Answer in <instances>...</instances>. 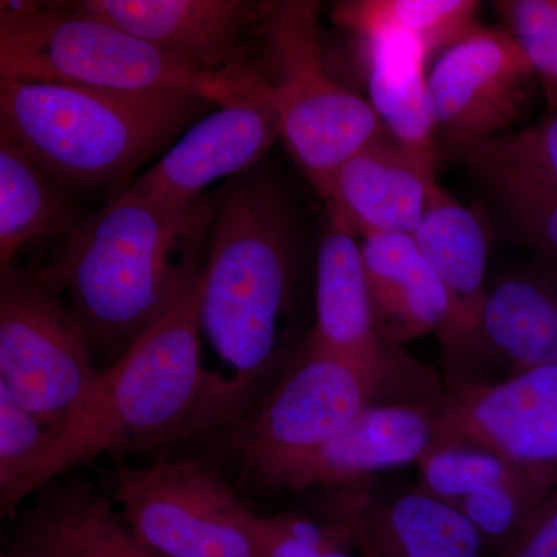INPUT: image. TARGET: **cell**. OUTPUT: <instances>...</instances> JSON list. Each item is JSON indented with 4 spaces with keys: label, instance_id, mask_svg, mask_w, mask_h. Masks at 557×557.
Listing matches in <instances>:
<instances>
[{
    "label": "cell",
    "instance_id": "6da1fadb",
    "mask_svg": "<svg viewBox=\"0 0 557 557\" xmlns=\"http://www.w3.org/2000/svg\"><path fill=\"white\" fill-rule=\"evenodd\" d=\"M200 277L201 343L212 354L185 438L226 434L281 379L298 271L295 220L276 180L248 171L218 194Z\"/></svg>",
    "mask_w": 557,
    "mask_h": 557
},
{
    "label": "cell",
    "instance_id": "7a4b0ae2",
    "mask_svg": "<svg viewBox=\"0 0 557 557\" xmlns=\"http://www.w3.org/2000/svg\"><path fill=\"white\" fill-rule=\"evenodd\" d=\"M215 212L218 197L168 205L126 189L83 220L36 276L115 362L196 284Z\"/></svg>",
    "mask_w": 557,
    "mask_h": 557
},
{
    "label": "cell",
    "instance_id": "3957f363",
    "mask_svg": "<svg viewBox=\"0 0 557 557\" xmlns=\"http://www.w3.org/2000/svg\"><path fill=\"white\" fill-rule=\"evenodd\" d=\"M200 277L166 317L101 370L64 420L47 429L20 482L0 498L3 516L69 469L150 453L185 437L203 386Z\"/></svg>",
    "mask_w": 557,
    "mask_h": 557
},
{
    "label": "cell",
    "instance_id": "277c9868",
    "mask_svg": "<svg viewBox=\"0 0 557 557\" xmlns=\"http://www.w3.org/2000/svg\"><path fill=\"white\" fill-rule=\"evenodd\" d=\"M215 104L185 91H116L0 78V131L54 182L126 178Z\"/></svg>",
    "mask_w": 557,
    "mask_h": 557
},
{
    "label": "cell",
    "instance_id": "5b68a950",
    "mask_svg": "<svg viewBox=\"0 0 557 557\" xmlns=\"http://www.w3.org/2000/svg\"><path fill=\"white\" fill-rule=\"evenodd\" d=\"M0 78L116 91H185L212 104L239 100L263 79L259 64L212 73L72 2H0Z\"/></svg>",
    "mask_w": 557,
    "mask_h": 557
},
{
    "label": "cell",
    "instance_id": "8992f818",
    "mask_svg": "<svg viewBox=\"0 0 557 557\" xmlns=\"http://www.w3.org/2000/svg\"><path fill=\"white\" fill-rule=\"evenodd\" d=\"M259 69L276 97L285 148L327 200L339 168L386 127L370 101L330 76L318 3L267 2Z\"/></svg>",
    "mask_w": 557,
    "mask_h": 557
},
{
    "label": "cell",
    "instance_id": "52a82bcc",
    "mask_svg": "<svg viewBox=\"0 0 557 557\" xmlns=\"http://www.w3.org/2000/svg\"><path fill=\"white\" fill-rule=\"evenodd\" d=\"M113 500L132 533L161 556L258 557L259 515L200 461L121 465Z\"/></svg>",
    "mask_w": 557,
    "mask_h": 557
},
{
    "label": "cell",
    "instance_id": "ba28073f",
    "mask_svg": "<svg viewBox=\"0 0 557 557\" xmlns=\"http://www.w3.org/2000/svg\"><path fill=\"white\" fill-rule=\"evenodd\" d=\"M100 373L86 332L61 296L35 271H0V386L54 426Z\"/></svg>",
    "mask_w": 557,
    "mask_h": 557
},
{
    "label": "cell",
    "instance_id": "9c48e42d",
    "mask_svg": "<svg viewBox=\"0 0 557 557\" xmlns=\"http://www.w3.org/2000/svg\"><path fill=\"white\" fill-rule=\"evenodd\" d=\"M357 231L325 203L317 263V318L307 343L358 369L381 403H424L445 392V380L376 327Z\"/></svg>",
    "mask_w": 557,
    "mask_h": 557
},
{
    "label": "cell",
    "instance_id": "30bf717a",
    "mask_svg": "<svg viewBox=\"0 0 557 557\" xmlns=\"http://www.w3.org/2000/svg\"><path fill=\"white\" fill-rule=\"evenodd\" d=\"M372 405L381 399L358 369L306 341L269 394L223 435L247 474L258 480L335 437Z\"/></svg>",
    "mask_w": 557,
    "mask_h": 557
},
{
    "label": "cell",
    "instance_id": "8fae6325",
    "mask_svg": "<svg viewBox=\"0 0 557 557\" xmlns=\"http://www.w3.org/2000/svg\"><path fill=\"white\" fill-rule=\"evenodd\" d=\"M534 76L505 28L480 27L443 50L428 76L438 146L453 153L511 132L522 119Z\"/></svg>",
    "mask_w": 557,
    "mask_h": 557
},
{
    "label": "cell",
    "instance_id": "7c38bea8",
    "mask_svg": "<svg viewBox=\"0 0 557 557\" xmlns=\"http://www.w3.org/2000/svg\"><path fill=\"white\" fill-rule=\"evenodd\" d=\"M434 408L440 438L482 446L557 483V366L446 387Z\"/></svg>",
    "mask_w": 557,
    "mask_h": 557
},
{
    "label": "cell",
    "instance_id": "4fadbf2b",
    "mask_svg": "<svg viewBox=\"0 0 557 557\" xmlns=\"http://www.w3.org/2000/svg\"><path fill=\"white\" fill-rule=\"evenodd\" d=\"M282 135L281 112L265 76L239 100L197 121L131 193L168 205H188L223 178L255 170Z\"/></svg>",
    "mask_w": 557,
    "mask_h": 557
},
{
    "label": "cell",
    "instance_id": "5bb4252c",
    "mask_svg": "<svg viewBox=\"0 0 557 557\" xmlns=\"http://www.w3.org/2000/svg\"><path fill=\"white\" fill-rule=\"evenodd\" d=\"M76 9L212 73L259 64L267 2L245 0H83Z\"/></svg>",
    "mask_w": 557,
    "mask_h": 557
},
{
    "label": "cell",
    "instance_id": "9a60e30c",
    "mask_svg": "<svg viewBox=\"0 0 557 557\" xmlns=\"http://www.w3.org/2000/svg\"><path fill=\"white\" fill-rule=\"evenodd\" d=\"M435 399L369 406L335 437L270 469L256 482L289 491H346L379 472L417 465L440 438Z\"/></svg>",
    "mask_w": 557,
    "mask_h": 557
},
{
    "label": "cell",
    "instance_id": "2e32d148",
    "mask_svg": "<svg viewBox=\"0 0 557 557\" xmlns=\"http://www.w3.org/2000/svg\"><path fill=\"white\" fill-rule=\"evenodd\" d=\"M421 255L437 271L453 317L440 338L446 387L474 383L482 354V317L487 293L490 242L482 220L472 209L434 183L426 212L413 234Z\"/></svg>",
    "mask_w": 557,
    "mask_h": 557
},
{
    "label": "cell",
    "instance_id": "e0dca14e",
    "mask_svg": "<svg viewBox=\"0 0 557 557\" xmlns=\"http://www.w3.org/2000/svg\"><path fill=\"white\" fill-rule=\"evenodd\" d=\"M329 516L351 528L361 557H493L460 508L418 486L384 496L354 487Z\"/></svg>",
    "mask_w": 557,
    "mask_h": 557
},
{
    "label": "cell",
    "instance_id": "ac0fdd59",
    "mask_svg": "<svg viewBox=\"0 0 557 557\" xmlns=\"http://www.w3.org/2000/svg\"><path fill=\"white\" fill-rule=\"evenodd\" d=\"M437 161L383 132L339 168L325 203L335 205L362 237L413 236L437 182Z\"/></svg>",
    "mask_w": 557,
    "mask_h": 557
},
{
    "label": "cell",
    "instance_id": "d6986e66",
    "mask_svg": "<svg viewBox=\"0 0 557 557\" xmlns=\"http://www.w3.org/2000/svg\"><path fill=\"white\" fill-rule=\"evenodd\" d=\"M361 260L376 327L387 343L403 347L429 333L442 338L453 304L412 234L362 237Z\"/></svg>",
    "mask_w": 557,
    "mask_h": 557
},
{
    "label": "cell",
    "instance_id": "ffe728a7",
    "mask_svg": "<svg viewBox=\"0 0 557 557\" xmlns=\"http://www.w3.org/2000/svg\"><path fill=\"white\" fill-rule=\"evenodd\" d=\"M13 547L35 557H164L116 515L89 485L58 487L25 515Z\"/></svg>",
    "mask_w": 557,
    "mask_h": 557
},
{
    "label": "cell",
    "instance_id": "44dd1931",
    "mask_svg": "<svg viewBox=\"0 0 557 557\" xmlns=\"http://www.w3.org/2000/svg\"><path fill=\"white\" fill-rule=\"evenodd\" d=\"M370 104L399 145L421 156H442L431 106L428 61L432 51L421 40L397 33L361 38Z\"/></svg>",
    "mask_w": 557,
    "mask_h": 557
},
{
    "label": "cell",
    "instance_id": "7402d4cb",
    "mask_svg": "<svg viewBox=\"0 0 557 557\" xmlns=\"http://www.w3.org/2000/svg\"><path fill=\"white\" fill-rule=\"evenodd\" d=\"M482 354L507 366L508 376L557 366V284L515 273L487 293L482 317Z\"/></svg>",
    "mask_w": 557,
    "mask_h": 557
},
{
    "label": "cell",
    "instance_id": "603a6c76",
    "mask_svg": "<svg viewBox=\"0 0 557 557\" xmlns=\"http://www.w3.org/2000/svg\"><path fill=\"white\" fill-rule=\"evenodd\" d=\"M60 186L0 131V271L32 242L67 237L83 222Z\"/></svg>",
    "mask_w": 557,
    "mask_h": 557
},
{
    "label": "cell",
    "instance_id": "cb8c5ba5",
    "mask_svg": "<svg viewBox=\"0 0 557 557\" xmlns=\"http://www.w3.org/2000/svg\"><path fill=\"white\" fill-rule=\"evenodd\" d=\"M449 156L486 183L504 205L557 200V112L536 126Z\"/></svg>",
    "mask_w": 557,
    "mask_h": 557
},
{
    "label": "cell",
    "instance_id": "d4e9b609",
    "mask_svg": "<svg viewBox=\"0 0 557 557\" xmlns=\"http://www.w3.org/2000/svg\"><path fill=\"white\" fill-rule=\"evenodd\" d=\"M479 10L474 0H354L339 3L333 17L359 38L397 33L434 53L479 30Z\"/></svg>",
    "mask_w": 557,
    "mask_h": 557
},
{
    "label": "cell",
    "instance_id": "484cf974",
    "mask_svg": "<svg viewBox=\"0 0 557 557\" xmlns=\"http://www.w3.org/2000/svg\"><path fill=\"white\" fill-rule=\"evenodd\" d=\"M417 468L418 487L456 507L480 491L531 474L493 450L442 438L420 458Z\"/></svg>",
    "mask_w": 557,
    "mask_h": 557
},
{
    "label": "cell",
    "instance_id": "4316f807",
    "mask_svg": "<svg viewBox=\"0 0 557 557\" xmlns=\"http://www.w3.org/2000/svg\"><path fill=\"white\" fill-rule=\"evenodd\" d=\"M556 486L552 480L525 474L480 491L461 502L458 508L478 530L490 555L496 557Z\"/></svg>",
    "mask_w": 557,
    "mask_h": 557
},
{
    "label": "cell",
    "instance_id": "83f0119b",
    "mask_svg": "<svg viewBox=\"0 0 557 557\" xmlns=\"http://www.w3.org/2000/svg\"><path fill=\"white\" fill-rule=\"evenodd\" d=\"M258 557H361L354 531L343 520L300 515L259 516Z\"/></svg>",
    "mask_w": 557,
    "mask_h": 557
},
{
    "label": "cell",
    "instance_id": "f1b7e54d",
    "mask_svg": "<svg viewBox=\"0 0 557 557\" xmlns=\"http://www.w3.org/2000/svg\"><path fill=\"white\" fill-rule=\"evenodd\" d=\"M496 9L557 108V0H505Z\"/></svg>",
    "mask_w": 557,
    "mask_h": 557
},
{
    "label": "cell",
    "instance_id": "f546056e",
    "mask_svg": "<svg viewBox=\"0 0 557 557\" xmlns=\"http://www.w3.org/2000/svg\"><path fill=\"white\" fill-rule=\"evenodd\" d=\"M47 426L0 386V498L9 496L42 446Z\"/></svg>",
    "mask_w": 557,
    "mask_h": 557
},
{
    "label": "cell",
    "instance_id": "4dcf8cb0",
    "mask_svg": "<svg viewBox=\"0 0 557 557\" xmlns=\"http://www.w3.org/2000/svg\"><path fill=\"white\" fill-rule=\"evenodd\" d=\"M505 208L520 239L557 265V200L522 201Z\"/></svg>",
    "mask_w": 557,
    "mask_h": 557
},
{
    "label": "cell",
    "instance_id": "1f68e13d",
    "mask_svg": "<svg viewBox=\"0 0 557 557\" xmlns=\"http://www.w3.org/2000/svg\"><path fill=\"white\" fill-rule=\"evenodd\" d=\"M496 557H557V486Z\"/></svg>",
    "mask_w": 557,
    "mask_h": 557
},
{
    "label": "cell",
    "instance_id": "d6a6232c",
    "mask_svg": "<svg viewBox=\"0 0 557 557\" xmlns=\"http://www.w3.org/2000/svg\"><path fill=\"white\" fill-rule=\"evenodd\" d=\"M0 557H35L32 555H28V553L22 552V549L13 547L9 549V552L2 553V556Z\"/></svg>",
    "mask_w": 557,
    "mask_h": 557
}]
</instances>
